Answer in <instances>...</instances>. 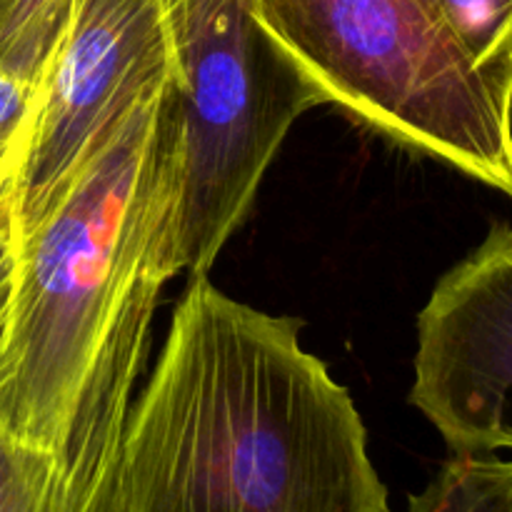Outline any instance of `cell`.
<instances>
[{
  "instance_id": "1",
  "label": "cell",
  "mask_w": 512,
  "mask_h": 512,
  "mask_svg": "<svg viewBox=\"0 0 512 512\" xmlns=\"http://www.w3.org/2000/svg\"><path fill=\"white\" fill-rule=\"evenodd\" d=\"M180 73L145 95L13 233L0 430L118 480L158 298L183 273Z\"/></svg>"
},
{
  "instance_id": "2",
  "label": "cell",
  "mask_w": 512,
  "mask_h": 512,
  "mask_svg": "<svg viewBox=\"0 0 512 512\" xmlns=\"http://www.w3.org/2000/svg\"><path fill=\"white\" fill-rule=\"evenodd\" d=\"M300 328L193 275L130 405L118 512H390L363 418Z\"/></svg>"
},
{
  "instance_id": "3",
  "label": "cell",
  "mask_w": 512,
  "mask_h": 512,
  "mask_svg": "<svg viewBox=\"0 0 512 512\" xmlns=\"http://www.w3.org/2000/svg\"><path fill=\"white\" fill-rule=\"evenodd\" d=\"M325 105L512 200L508 100L435 0H253Z\"/></svg>"
},
{
  "instance_id": "4",
  "label": "cell",
  "mask_w": 512,
  "mask_h": 512,
  "mask_svg": "<svg viewBox=\"0 0 512 512\" xmlns=\"http://www.w3.org/2000/svg\"><path fill=\"white\" fill-rule=\"evenodd\" d=\"M165 8L183 120L180 263L208 275L288 130L325 98L260 25L253 0H165Z\"/></svg>"
},
{
  "instance_id": "5",
  "label": "cell",
  "mask_w": 512,
  "mask_h": 512,
  "mask_svg": "<svg viewBox=\"0 0 512 512\" xmlns=\"http://www.w3.org/2000/svg\"><path fill=\"white\" fill-rule=\"evenodd\" d=\"M178 75L165 0H78L38 83L13 188L33 223L135 103Z\"/></svg>"
},
{
  "instance_id": "6",
  "label": "cell",
  "mask_w": 512,
  "mask_h": 512,
  "mask_svg": "<svg viewBox=\"0 0 512 512\" xmlns=\"http://www.w3.org/2000/svg\"><path fill=\"white\" fill-rule=\"evenodd\" d=\"M410 403L453 453L512 450V225H493L420 310Z\"/></svg>"
},
{
  "instance_id": "7",
  "label": "cell",
  "mask_w": 512,
  "mask_h": 512,
  "mask_svg": "<svg viewBox=\"0 0 512 512\" xmlns=\"http://www.w3.org/2000/svg\"><path fill=\"white\" fill-rule=\"evenodd\" d=\"M0 512H118V480L80 473L53 450L0 430Z\"/></svg>"
},
{
  "instance_id": "8",
  "label": "cell",
  "mask_w": 512,
  "mask_h": 512,
  "mask_svg": "<svg viewBox=\"0 0 512 512\" xmlns=\"http://www.w3.org/2000/svg\"><path fill=\"white\" fill-rule=\"evenodd\" d=\"M410 512H512V460L453 453L433 480L410 495Z\"/></svg>"
},
{
  "instance_id": "9",
  "label": "cell",
  "mask_w": 512,
  "mask_h": 512,
  "mask_svg": "<svg viewBox=\"0 0 512 512\" xmlns=\"http://www.w3.org/2000/svg\"><path fill=\"white\" fill-rule=\"evenodd\" d=\"M78 0H0V68L40 83Z\"/></svg>"
},
{
  "instance_id": "10",
  "label": "cell",
  "mask_w": 512,
  "mask_h": 512,
  "mask_svg": "<svg viewBox=\"0 0 512 512\" xmlns=\"http://www.w3.org/2000/svg\"><path fill=\"white\" fill-rule=\"evenodd\" d=\"M473 55L475 65L508 100L512 80V0H435Z\"/></svg>"
},
{
  "instance_id": "11",
  "label": "cell",
  "mask_w": 512,
  "mask_h": 512,
  "mask_svg": "<svg viewBox=\"0 0 512 512\" xmlns=\"http://www.w3.org/2000/svg\"><path fill=\"white\" fill-rule=\"evenodd\" d=\"M38 83L0 68V185L15 188L30 120H33Z\"/></svg>"
},
{
  "instance_id": "12",
  "label": "cell",
  "mask_w": 512,
  "mask_h": 512,
  "mask_svg": "<svg viewBox=\"0 0 512 512\" xmlns=\"http://www.w3.org/2000/svg\"><path fill=\"white\" fill-rule=\"evenodd\" d=\"M10 265H13V188L0 185V323L8 300Z\"/></svg>"
},
{
  "instance_id": "13",
  "label": "cell",
  "mask_w": 512,
  "mask_h": 512,
  "mask_svg": "<svg viewBox=\"0 0 512 512\" xmlns=\"http://www.w3.org/2000/svg\"><path fill=\"white\" fill-rule=\"evenodd\" d=\"M508 123L512 130V80H510V93H508Z\"/></svg>"
}]
</instances>
